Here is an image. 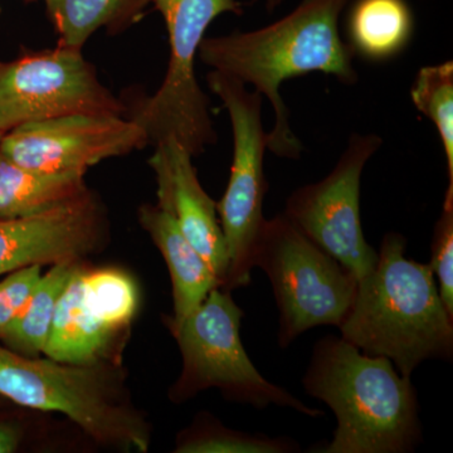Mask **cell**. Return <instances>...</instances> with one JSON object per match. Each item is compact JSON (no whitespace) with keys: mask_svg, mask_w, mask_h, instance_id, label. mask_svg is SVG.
I'll use <instances>...</instances> for the list:
<instances>
[{"mask_svg":"<svg viewBox=\"0 0 453 453\" xmlns=\"http://www.w3.org/2000/svg\"><path fill=\"white\" fill-rule=\"evenodd\" d=\"M3 134H0V138H2Z\"/></svg>","mask_w":453,"mask_h":453,"instance_id":"obj_28","label":"cell"},{"mask_svg":"<svg viewBox=\"0 0 453 453\" xmlns=\"http://www.w3.org/2000/svg\"><path fill=\"white\" fill-rule=\"evenodd\" d=\"M351 0H301L273 25L202 41L199 58L266 96L275 113L267 149L276 157L299 159L303 144L288 120L280 88L295 77L332 74L344 85L357 81L353 50L339 33V18Z\"/></svg>","mask_w":453,"mask_h":453,"instance_id":"obj_1","label":"cell"},{"mask_svg":"<svg viewBox=\"0 0 453 453\" xmlns=\"http://www.w3.org/2000/svg\"><path fill=\"white\" fill-rule=\"evenodd\" d=\"M348 44L369 61L395 58L414 32L412 9L405 0H356L347 19Z\"/></svg>","mask_w":453,"mask_h":453,"instance_id":"obj_17","label":"cell"},{"mask_svg":"<svg viewBox=\"0 0 453 453\" xmlns=\"http://www.w3.org/2000/svg\"><path fill=\"white\" fill-rule=\"evenodd\" d=\"M76 266V262H59L42 275L19 315L0 330V342L4 347L25 357H40L43 353L57 303Z\"/></svg>","mask_w":453,"mask_h":453,"instance_id":"obj_19","label":"cell"},{"mask_svg":"<svg viewBox=\"0 0 453 453\" xmlns=\"http://www.w3.org/2000/svg\"><path fill=\"white\" fill-rule=\"evenodd\" d=\"M407 240L384 235L377 264L357 281L342 338L372 357H388L405 378L426 360H452L453 318L429 265L405 257Z\"/></svg>","mask_w":453,"mask_h":453,"instance_id":"obj_2","label":"cell"},{"mask_svg":"<svg viewBox=\"0 0 453 453\" xmlns=\"http://www.w3.org/2000/svg\"><path fill=\"white\" fill-rule=\"evenodd\" d=\"M211 91L228 111L234 131V162L222 199L217 203L228 256L225 290L246 288L251 282L255 253L266 219L264 199L268 184L264 160L267 134L262 124V95L229 74L211 71Z\"/></svg>","mask_w":453,"mask_h":453,"instance_id":"obj_7","label":"cell"},{"mask_svg":"<svg viewBox=\"0 0 453 453\" xmlns=\"http://www.w3.org/2000/svg\"><path fill=\"white\" fill-rule=\"evenodd\" d=\"M0 12H2V8H0Z\"/></svg>","mask_w":453,"mask_h":453,"instance_id":"obj_29","label":"cell"},{"mask_svg":"<svg viewBox=\"0 0 453 453\" xmlns=\"http://www.w3.org/2000/svg\"><path fill=\"white\" fill-rule=\"evenodd\" d=\"M381 146L375 134H353L329 175L295 190L285 216L312 242L349 268L357 281L377 264L378 252L366 242L360 220V179Z\"/></svg>","mask_w":453,"mask_h":453,"instance_id":"obj_10","label":"cell"},{"mask_svg":"<svg viewBox=\"0 0 453 453\" xmlns=\"http://www.w3.org/2000/svg\"><path fill=\"white\" fill-rule=\"evenodd\" d=\"M19 432L9 423H0V453L16 451L19 445Z\"/></svg>","mask_w":453,"mask_h":453,"instance_id":"obj_25","label":"cell"},{"mask_svg":"<svg viewBox=\"0 0 453 453\" xmlns=\"http://www.w3.org/2000/svg\"><path fill=\"white\" fill-rule=\"evenodd\" d=\"M414 106L434 122L446 154L449 192H453V62L426 65L414 80Z\"/></svg>","mask_w":453,"mask_h":453,"instance_id":"obj_20","label":"cell"},{"mask_svg":"<svg viewBox=\"0 0 453 453\" xmlns=\"http://www.w3.org/2000/svg\"><path fill=\"white\" fill-rule=\"evenodd\" d=\"M142 228L162 252L173 286L174 314L169 325L183 321L220 282L179 228L172 211L157 205H142L139 213Z\"/></svg>","mask_w":453,"mask_h":453,"instance_id":"obj_14","label":"cell"},{"mask_svg":"<svg viewBox=\"0 0 453 453\" xmlns=\"http://www.w3.org/2000/svg\"><path fill=\"white\" fill-rule=\"evenodd\" d=\"M42 277V265L13 271L0 281V330L19 315Z\"/></svg>","mask_w":453,"mask_h":453,"instance_id":"obj_24","label":"cell"},{"mask_svg":"<svg viewBox=\"0 0 453 453\" xmlns=\"http://www.w3.org/2000/svg\"><path fill=\"white\" fill-rule=\"evenodd\" d=\"M299 443L288 437L232 431L219 423H204L179 440L178 453H291Z\"/></svg>","mask_w":453,"mask_h":453,"instance_id":"obj_22","label":"cell"},{"mask_svg":"<svg viewBox=\"0 0 453 453\" xmlns=\"http://www.w3.org/2000/svg\"><path fill=\"white\" fill-rule=\"evenodd\" d=\"M154 0H44L59 46L82 50L101 28L118 33L138 23Z\"/></svg>","mask_w":453,"mask_h":453,"instance_id":"obj_18","label":"cell"},{"mask_svg":"<svg viewBox=\"0 0 453 453\" xmlns=\"http://www.w3.org/2000/svg\"><path fill=\"white\" fill-rule=\"evenodd\" d=\"M103 225L88 192L35 216L0 219V275L31 265L76 262L95 249Z\"/></svg>","mask_w":453,"mask_h":453,"instance_id":"obj_12","label":"cell"},{"mask_svg":"<svg viewBox=\"0 0 453 453\" xmlns=\"http://www.w3.org/2000/svg\"><path fill=\"white\" fill-rule=\"evenodd\" d=\"M83 300L98 323L115 334L127 326L138 306L133 280L118 270L82 271Z\"/></svg>","mask_w":453,"mask_h":453,"instance_id":"obj_21","label":"cell"},{"mask_svg":"<svg viewBox=\"0 0 453 453\" xmlns=\"http://www.w3.org/2000/svg\"><path fill=\"white\" fill-rule=\"evenodd\" d=\"M243 311L231 291L211 290L204 301L179 324L169 325L183 356V372L175 384L177 401L210 388L222 390L226 399L250 404L256 410L268 405L291 408L311 418L324 416L257 371L241 340Z\"/></svg>","mask_w":453,"mask_h":453,"instance_id":"obj_6","label":"cell"},{"mask_svg":"<svg viewBox=\"0 0 453 453\" xmlns=\"http://www.w3.org/2000/svg\"><path fill=\"white\" fill-rule=\"evenodd\" d=\"M127 104L98 79L82 50L59 46L0 67V134L59 116H127Z\"/></svg>","mask_w":453,"mask_h":453,"instance_id":"obj_9","label":"cell"},{"mask_svg":"<svg viewBox=\"0 0 453 453\" xmlns=\"http://www.w3.org/2000/svg\"><path fill=\"white\" fill-rule=\"evenodd\" d=\"M82 268L74 267L57 303L43 354L65 365H94L113 334L89 312L83 300Z\"/></svg>","mask_w":453,"mask_h":453,"instance_id":"obj_15","label":"cell"},{"mask_svg":"<svg viewBox=\"0 0 453 453\" xmlns=\"http://www.w3.org/2000/svg\"><path fill=\"white\" fill-rule=\"evenodd\" d=\"M2 65H3L2 62H0V67H2Z\"/></svg>","mask_w":453,"mask_h":453,"instance_id":"obj_27","label":"cell"},{"mask_svg":"<svg viewBox=\"0 0 453 453\" xmlns=\"http://www.w3.org/2000/svg\"><path fill=\"white\" fill-rule=\"evenodd\" d=\"M85 174L35 172L0 151V219L35 216L85 196Z\"/></svg>","mask_w":453,"mask_h":453,"instance_id":"obj_16","label":"cell"},{"mask_svg":"<svg viewBox=\"0 0 453 453\" xmlns=\"http://www.w3.org/2000/svg\"><path fill=\"white\" fill-rule=\"evenodd\" d=\"M146 145L144 130L127 116L91 113L26 122L0 138V151L8 159L43 173L88 172Z\"/></svg>","mask_w":453,"mask_h":453,"instance_id":"obj_11","label":"cell"},{"mask_svg":"<svg viewBox=\"0 0 453 453\" xmlns=\"http://www.w3.org/2000/svg\"><path fill=\"white\" fill-rule=\"evenodd\" d=\"M149 160L157 181V204L172 211L179 228L225 288L228 256L217 203L203 189L193 157L174 140L154 146Z\"/></svg>","mask_w":453,"mask_h":453,"instance_id":"obj_13","label":"cell"},{"mask_svg":"<svg viewBox=\"0 0 453 453\" xmlns=\"http://www.w3.org/2000/svg\"><path fill=\"white\" fill-rule=\"evenodd\" d=\"M255 267L266 273L273 286L282 349L314 327H340L356 299L357 276L283 213L265 223Z\"/></svg>","mask_w":453,"mask_h":453,"instance_id":"obj_5","label":"cell"},{"mask_svg":"<svg viewBox=\"0 0 453 453\" xmlns=\"http://www.w3.org/2000/svg\"><path fill=\"white\" fill-rule=\"evenodd\" d=\"M303 383L336 418L332 442L316 452L408 453L422 442L416 389L388 357L326 335L316 342Z\"/></svg>","mask_w":453,"mask_h":453,"instance_id":"obj_3","label":"cell"},{"mask_svg":"<svg viewBox=\"0 0 453 453\" xmlns=\"http://www.w3.org/2000/svg\"><path fill=\"white\" fill-rule=\"evenodd\" d=\"M168 31L170 57L153 96L127 105V118L144 130L149 144L174 140L192 157L216 144L210 98L196 80V59L211 23L225 13L242 14L238 0H154Z\"/></svg>","mask_w":453,"mask_h":453,"instance_id":"obj_4","label":"cell"},{"mask_svg":"<svg viewBox=\"0 0 453 453\" xmlns=\"http://www.w3.org/2000/svg\"><path fill=\"white\" fill-rule=\"evenodd\" d=\"M0 395L23 407L64 413L100 442L148 449L144 422L113 403L91 365L25 357L0 345Z\"/></svg>","mask_w":453,"mask_h":453,"instance_id":"obj_8","label":"cell"},{"mask_svg":"<svg viewBox=\"0 0 453 453\" xmlns=\"http://www.w3.org/2000/svg\"><path fill=\"white\" fill-rule=\"evenodd\" d=\"M431 267L443 305L453 318V199L443 201L442 213L434 226Z\"/></svg>","mask_w":453,"mask_h":453,"instance_id":"obj_23","label":"cell"},{"mask_svg":"<svg viewBox=\"0 0 453 453\" xmlns=\"http://www.w3.org/2000/svg\"><path fill=\"white\" fill-rule=\"evenodd\" d=\"M281 3L282 0H266V7L268 11L273 12V9L279 7Z\"/></svg>","mask_w":453,"mask_h":453,"instance_id":"obj_26","label":"cell"}]
</instances>
